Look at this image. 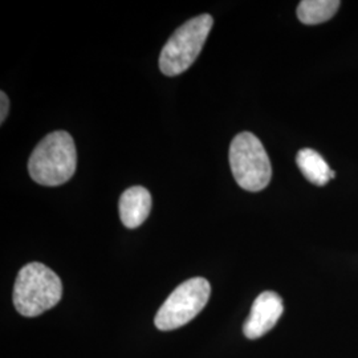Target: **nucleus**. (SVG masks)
<instances>
[{
	"label": "nucleus",
	"mask_w": 358,
	"mask_h": 358,
	"mask_svg": "<svg viewBox=\"0 0 358 358\" xmlns=\"http://www.w3.org/2000/svg\"><path fill=\"white\" fill-rule=\"evenodd\" d=\"M77 167L75 141L69 133L57 130L45 136L31 154L28 171L41 186H60L73 177Z\"/></svg>",
	"instance_id": "obj_1"
},
{
	"label": "nucleus",
	"mask_w": 358,
	"mask_h": 358,
	"mask_svg": "<svg viewBox=\"0 0 358 358\" xmlns=\"http://www.w3.org/2000/svg\"><path fill=\"white\" fill-rule=\"evenodd\" d=\"M63 296L60 278L47 266L34 262L19 271L13 285V306L24 317H36L59 304Z\"/></svg>",
	"instance_id": "obj_2"
},
{
	"label": "nucleus",
	"mask_w": 358,
	"mask_h": 358,
	"mask_svg": "<svg viewBox=\"0 0 358 358\" xmlns=\"http://www.w3.org/2000/svg\"><path fill=\"white\" fill-rule=\"evenodd\" d=\"M213 24V16L203 13L179 27L161 51V72L166 76H178L187 71L202 51Z\"/></svg>",
	"instance_id": "obj_3"
},
{
	"label": "nucleus",
	"mask_w": 358,
	"mask_h": 358,
	"mask_svg": "<svg viewBox=\"0 0 358 358\" xmlns=\"http://www.w3.org/2000/svg\"><path fill=\"white\" fill-rule=\"evenodd\" d=\"M230 166L236 183L247 192L264 190L272 178L268 154L250 131L239 133L231 142Z\"/></svg>",
	"instance_id": "obj_4"
},
{
	"label": "nucleus",
	"mask_w": 358,
	"mask_h": 358,
	"mask_svg": "<svg viewBox=\"0 0 358 358\" xmlns=\"http://www.w3.org/2000/svg\"><path fill=\"white\" fill-rule=\"evenodd\" d=\"M211 285L203 278H192L179 284L158 309L154 324L159 331H174L196 317L206 307Z\"/></svg>",
	"instance_id": "obj_5"
},
{
	"label": "nucleus",
	"mask_w": 358,
	"mask_h": 358,
	"mask_svg": "<svg viewBox=\"0 0 358 358\" xmlns=\"http://www.w3.org/2000/svg\"><path fill=\"white\" fill-rule=\"evenodd\" d=\"M284 306L282 299L272 291H266L256 297L251 312L244 321V336L256 340L268 333L282 317Z\"/></svg>",
	"instance_id": "obj_6"
},
{
	"label": "nucleus",
	"mask_w": 358,
	"mask_h": 358,
	"mask_svg": "<svg viewBox=\"0 0 358 358\" xmlns=\"http://www.w3.org/2000/svg\"><path fill=\"white\" fill-rule=\"evenodd\" d=\"M120 217L125 227L137 229L152 211V195L142 186H133L120 198Z\"/></svg>",
	"instance_id": "obj_7"
},
{
	"label": "nucleus",
	"mask_w": 358,
	"mask_h": 358,
	"mask_svg": "<svg viewBox=\"0 0 358 358\" xmlns=\"http://www.w3.org/2000/svg\"><path fill=\"white\" fill-rule=\"evenodd\" d=\"M296 162L303 176L316 186H325L336 177V173L331 170L327 161L313 149H301L297 153Z\"/></svg>",
	"instance_id": "obj_8"
},
{
	"label": "nucleus",
	"mask_w": 358,
	"mask_h": 358,
	"mask_svg": "<svg viewBox=\"0 0 358 358\" xmlns=\"http://www.w3.org/2000/svg\"><path fill=\"white\" fill-rule=\"evenodd\" d=\"M340 6L338 0H303L297 7V17L303 24L316 26L331 20Z\"/></svg>",
	"instance_id": "obj_9"
},
{
	"label": "nucleus",
	"mask_w": 358,
	"mask_h": 358,
	"mask_svg": "<svg viewBox=\"0 0 358 358\" xmlns=\"http://www.w3.org/2000/svg\"><path fill=\"white\" fill-rule=\"evenodd\" d=\"M0 103H1V109H0V124L4 122L6 117L8 115V109H10V101L8 97L4 92H0Z\"/></svg>",
	"instance_id": "obj_10"
}]
</instances>
